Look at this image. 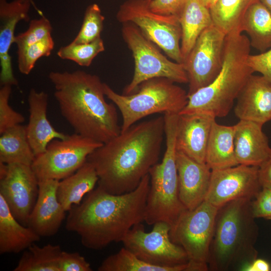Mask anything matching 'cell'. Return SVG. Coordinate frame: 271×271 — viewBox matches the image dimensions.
Here are the masks:
<instances>
[{"label": "cell", "mask_w": 271, "mask_h": 271, "mask_svg": "<svg viewBox=\"0 0 271 271\" xmlns=\"http://www.w3.org/2000/svg\"><path fill=\"white\" fill-rule=\"evenodd\" d=\"M105 96L119 109L122 118L121 131L142 118L157 113H179L187 104L188 92L166 78H154L142 83L133 93L114 91L103 83Z\"/></svg>", "instance_id": "52a82bcc"}, {"label": "cell", "mask_w": 271, "mask_h": 271, "mask_svg": "<svg viewBox=\"0 0 271 271\" xmlns=\"http://www.w3.org/2000/svg\"><path fill=\"white\" fill-rule=\"evenodd\" d=\"M54 47L51 34L25 48L17 50L18 67L20 72L28 75L37 60L42 57L49 56Z\"/></svg>", "instance_id": "d6a6232c"}, {"label": "cell", "mask_w": 271, "mask_h": 271, "mask_svg": "<svg viewBox=\"0 0 271 271\" xmlns=\"http://www.w3.org/2000/svg\"><path fill=\"white\" fill-rule=\"evenodd\" d=\"M165 135L160 116L132 125L95 150L87 161L97 172L98 186L115 195L134 190L158 163Z\"/></svg>", "instance_id": "6da1fadb"}, {"label": "cell", "mask_w": 271, "mask_h": 271, "mask_svg": "<svg viewBox=\"0 0 271 271\" xmlns=\"http://www.w3.org/2000/svg\"><path fill=\"white\" fill-rule=\"evenodd\" d=\"M104 49V42L100 37L88 43L76 44L71 42L61 47L57 54L62 59L72 61L81 66L88 67L95 57Z\"/></svg>", "instance_id": "1f68e13d"}, {"label": "cell", "mask_w": 271, "mask_h": 271, "mask_svg": "<svg viewBox=\"0 0 271 271\" xmlns=\"http://www.w3.org/2000/svg\"><path fill=\"white\" fill-rule=\"evenodd\" d=\"M49 78L61 113L75 133L102 144L120 133L116 106L106 101L98 76L82 70L52 71Z\"/></svg>", "instance_id": "3957f363"}, {"label": "cell", "mask_w": 271, "mask_h": 271, "mask_svg": "<svg viewBox=\"0 0 271 271\" xmlns=\"http://www.w3.org/2000/svg\"><path fill=\"white\" fill-rule=\"evenodd\" d=\"M247 63L254 72L260 73L271 83V48L259 54H250Z\"/></svg>", "instance_id": "f35d334b"}, {"label": "cell", "mask_w": 271, "mask_h": 271, "mask_svg": "<svg viewBox=\"0 0 271 271\" xmlns=\"http://www.w3.org/2000/svg\"><path fill=\"white\" fill-rule=\"evenodd\" d=\"M254 217L271 219V189L262 187L251 201Z\"/></svg>", "instance_id": "74e56055"}, {"label": "cell", "mask_w": 271, "mask_h": 271, "mask_svg": "<svg viewBox=\"0 0 271 271\" xmlns=\"http://www.w3.org/2000/svg\"><path fill=\"white\" fill-rule=\"evenodd\" d=\"M235 126V154L238 165L259 167L271 151L263 125L240 120Z\"/></svg>", "instance_id": "7402d4cb"}, {"label": "cell", "mask_w": 271, "mask_h": 271, "mask_svg": "<svg viewBox=\"0 0 271 271\" xmlns=\"http://www.w3.org/2000/svg\"><path fill=\"white\" fill-rule=\"evenodd\" d=\"M59 181H39V193L29 217L28 226L40 237L56 234L65 217V212L58 201L56 191Z\"/></svg>", "instance_id": "ac0fdd59"}, {"label": "cell", "mask_w": 271, "mask_h": 271, "mask_svg": "<svg viewBox=\"0 0 271 271\" xmlns=\"http://www.w3.org/2000/svg\"><path fill=\"white\" fill-rule=\"evenodd\" d=\"M178 113L164 114L166 150L162 162L149 170L150 188L145 222L154 225L164 222L171 226L186 208L179 197L176 165V136Z\"/></svg>", "instance_id": "8992f818"}, {"label": "cell", "mask_w": 271, "mask_h": 271, "mask_svg": "<svg viewBox=\"0 0 271 271\" xmlns=\"http://www.w3.org/2000/svg\"><path fill=\"white\" fill-rule=\"evenodd\" d=\"M29 122L26 127L28 141L35 155L45 152L48 144L54 139H65L68 136L56 130L47 118L48 95L44 91L32 88L29 93Z\"/></svg>", "instance_id": "44dd1931"}, {"label": "cell", "mask_w": 271, "mask_h": 271, "mask_svg": "<svg viewBox=\"0 0 271 271\" xmlns=\"http://www.w3.org/2000/svg\"><path fill=\"white\" fill-rule=\"evenodd\" d=\"M98 181L95 168L86 161L74 174L59 181L56 191L58 201L68 211L72 206L80 204L83 197L94 189Z\"/></svg>", "instance_id": "484cf974"}, {"label": "cell", "mask_w": 271, "mask_h": 271, "mask_svg": "<svg viewBox=\"0 0 271 271\" xmlns=\"http://www.w3.org/2000/svg\"><path fill=\"white\" fill-rule=\"evenodd\" d=\"M249 38L242 33L226 35L221 69L209 85L188 95L186 106L179 113H206L215 117L226 116L249 77Z\"/></svg>", "instance_id": "5b68a950"}, {"label": "cell", "mask_w": 271, "mask_h": 271, "mask_svg": "<svg viewBox=\"0 0 271 271\" xmlns=\"http://www.w3.org/2000/svg\"><path fill=\"white\" fill-rule=\"evenodd\" d=\"M35 157L28 141L25 126L18 124L1 134V162L31 166Z\"/></svg>", "instance_id": "83f0119b"}, {"label": "cell", "mask_w": 271, "mask_h": 271, "mask_svg": "<svg viewBox=\"0 0 271 271\" xmlns=\"http://www.w3.org/2000/svg\"><path fill=\"white\" fill-rule=\"evenodd\" d=\"M52 27L50 22L45 17L30 21L27 30L15 37L14 43L17 50L25 48L51 34Z\"/></svg>", "instance_id": "e575fe53"}, {"label": "cell", "mask_w": 271, "mask_h": 271, "mask_svg": "<svg viewBox=\"0 0 271 271\" xmlns=\"http://www.w3.org/2000/svg\"><path fill=\"white\" fill-rule=\"evenodd\" d=\"M226 35L213 25L200 34L183 64L187 73L188 95L211 83L220 72Z\"/></svg>", "instance_id": "4fadbf2b"}, {"label": "cell", "mask_w": 271, "mask_h": 271, "mask_svg": "<svg viewBox=\"0 0 271 271\" xmlns=\"http://www.w3.org/2000/svg\"><path fill=\"white\" fill-rule=\"evenodd\" d=\"M180 200L187 210H192L205 199L211 170L206 163H198L185 154L176 152Z\"/></svg>", "instance_id": "d6986e66"}, {"label": "cell", "mask_w": 271, "mask_h": 271, "mask_svg": "<svg viewBox=\"0 0 271 271\" xmlns=\"http://www.w3.org/2000/svg\"><path fill=\"white\" fill-rule=\"evenodd\" d=\"M216 117L206 113L179 114L176 149L192 160L205 163L212 126Z\"/></svg>", "instance_id": "2e32d148"}, {"label": "cell", "mask_w": 271, "mask_h": 271, "mask_svg": "<svg viewBox=\"0 0 271 271\" xmlns=\"http://www.w3.org/2000/svg\"><path fill=\"white\" fill-rule=\"evenodd\" d=\"M103 144L74 133L65 139H54L31 165L38 181H60L74 174L88 156Z\"/></svg>", "instance_id": "8fae6325"}, {"label": "cell", "mask_w": 271, "mask_h": 271, "mask_svg": "<svg viewBox=\"0 0 271 271\" xmlns=\"http://www.w3.org/2000/svg\"><path fill=\"white\" fill-rule=\"evenodd\" d=\"M260 2L271 13V0H260Z\"/></svg>", "instance_id": "ee69618b"}, {"label": "cell", "mask_w": 271, "mask_h": 271, "mask_svg": "<svg viewBox=\"0 0 271 271\" xmlns=\"http://www.w3.org/2000/svg\"><path fill=\"white\" fill-rule=\"evenodd\" d=\"M240 198L218 208L208 257L209 270H242L257 258L258 227L251 203Z\"/></svg>", "instance_id": "277c9868"}, {"label": "cell", "mask_w": 271, "mask_h": 271, "mask_svg": "<svg viewBox=\"0 0 271 271\" xmlns=\"http://www.w3.org/2000/svg\"><path fill=\"white\" fill-rule=\"evenodd\" d=\"M271 265L265 259L256 258L247 264L243 269V271H270Z\"/></svg>", "instance_id": "b9f144b4"}, {"label": "cell", "mask_w": 271, "mask_h": 271, "mask_svg": "<svg viewBox=\"0 0 271 271\" xmlns=\"http://www.w3.org/2000/svg\"><path fill=\"white\" fill-rule=\"evenodd\" d=\"M235 125L212 124L207 144L205 163L212 170L238 165L234 148Z\"/></svg>", "instance_id": "d4e9b609"}, {"label": "cell", "mask_w": 271, "mask_h": 271, "mask_svg": "<svg viewBox=\"0 0 271 271\" xmlns=\"http://www.w3.org/2000/svg\"><path fill=\"white\" fill-rule=\"evenodd\" d=\"M122 24L123 39L132 52L134 69L131 81L123 94L134 92L143 82L154 78H166L175 83H188L183 64L167 58L134 24Z\"/></svg>", "instance_id": "9c48e42d"}, {"label": "cell", "mask_w": 271, "mask_h": 271, "mask_svg": "<svg viewBox=\"0 0 271 271\" xmlns=\"http://www.w3.org/2000/svg\"><path fill=\"white\" fill-rule=\"evenodd\" d=\"M187 264L164 267L149 264L141 260L124 247L106 257L98 271H186Z\"/></svg>", "instance_id": "4dcf8cb0"}, {"label": "cell", "mask_w": 271, "mask_h": 271, "mask_svg": "<svg viewBox=\"0 0 271 271\" xmlns=\"http://www.w3.org/2000/svg\"><path fill=\"white\" fill-rule=\"evenodd\" d=\"M38 193L39 181L31 166L8 164L7 173L0 178V195L14 217L23 225H28Z\"/></svg>", "instance_id": "9a60e30c"}, {"label": "cell", "mask_w": 271, "mask_h": 271, "mask_svg": "<svg viewBox=\"0 0 271 271\" xmlns=\"http://www.w3.org/2000/svg\"><path fill=\"white\" fill-rule=\"evenodd\" d=\"M152 0H146V1L149 4Z\"/></svg>", "instance_id": "f6af8a7d"}, {"label": "cell", "mask_w": 271, "mask_h": 271, "mask_svg": "<svg viewBox=\"0 0 271 271\" xmlns=\"http://www.w3.org/2000/svg\"><path fill=\"white\" fill-rule=\"evenodd\" d=\"M241 30L248 35L250 46L261 53L271 48V13L260 2L247 11Z\"/></svg>", "instance_id": "4316f807"}, {"label": "cell", "mask_w": 271, "mask_h": 271, "mask_svg": "<svg viewBox=\"0 0 271 271\" xmlns=\"http://www.w3.org/2000/svg\"><path fill=\"white\" fill-rule=\"evenodd\" d=\"M186 0H152L149 8L154 13L179 17Z\"/></svg>", "instance_id": "ab89813d"}, {"label": "cell", "mask_w": 271, "mask_h": 271, "mask_svg": "<svg viewBox=\"0 0 271 271\" xmlns=\"http://www.w3.org/2000/svg\"><path fill=\"white\" fill-rule=\"evenodd\" d=\"M150 182L148 174L134 190L119 195L97 186L68 211L66 229L79 235L82 244L90 249L121 242L134 225L145 221Z\"/></svg>", "instance_id": "7a4b0ae2"}, {"label": "cell", "mask_w": 271, "mask_h": 271, "mask_svg": "<svg viewBox=\"0 0 271 271\" xmlns=\"http://www.w3.org/2000/svg\"><path fill=\"white\" fill-rule=\"evenodd\" d=\"M258 178L262 188L271 189V151L267 158L258 167Z\"/></svg>", "instance_id": "60d3db41"}, {"label": "cell", "mask_w": 271, "mask_h": 271, "mask_svg": "<svg viewBox=\"0 0 271 271\" xmlns=\"http://www.w3.org/2000/svg\"><path fill=\"white\" fill-rule=\"evenodd\" d=\"M12 85H2L0 89V133L25 121L24 116L9 105Z\"/></svg>", "instance_id": "d590c367"}, {"label": "cell", "mask_w": 271, "mask_h": 271, "mask_svg": "<svg viewBox=\"0 0 271 271\" xmlns=\"http://www.w3.org/2000/svg\"><path fill=\"white\" fill-rule=\"evenodd\" d=\"M104 20V17L99 6L96 4L89 5L85 11L80 31L72 42L88 43L100 38Z\"/></svg>", "instance_id": "836d02e7"}, {"label": "cell", "mask_w": 271, "mask_h": 271, "mask_svg": "<svg viewBox=\"0 0 271 271\" xmlns=\"http://www.w3.org/2000/svg\"><path fill=\"white\" fill-rule=\"evenodd\" d=\"M60 271H92L90 264L78 252L62 251L59 259Z\"/></svg>", "instance_id": "8d00e7d4"}, {"label": "cell", "mask_w": 271, "mask_h": 271, "mask_svg": "<svg viewBox=\"0 0 271 271\" xmlns=\"http://www.w3.org/2000/svg\"><path fill=\"white\" fill-rule=\"evenodd\" d=\"M205 6L208 9H211L218 0H202Z\"/></svg>", "instance_id": "7bdbcfd3"}, {"label": "cell", "mask_w": 271, "mask_h": 271, "mask_svg": "<svg viewBox=\"0 0 271 271\" xmlns=\"http://www.w3.org/2000/svg\"><path fill=\"white\" fill-rule=\"evenodd\" d=\"M260 0H218L210 11L214 25L226 35L242 33L241 25L248 9Z\"/></svg>", "instance_id": "f1b7e54d"}, {"label": "cell", "mask_w": 271, "mask_h": 271, "mask_svg": "<svg viewBox=\"0 0 271 271\" xmlns=\"http://www.w3.org/2000/svg\"><path fill=\"white\" fill-rule=\"evenodd\" d=\"M261 188L258 167L238 165L212 170L205 201L219 208L234 200L253 199Z\"/></svg>", "instance_id": "5bb4252c"}, {"label": "cell", "mask_w": 271, "mask_h": 271, "mask_svg": "<svg viewBox=\"0 0 271 271\" xmlns=\"http://www.w3.org/2000/svg\"><path fill=\"white\" fill-rule=\"evenodd\" d=\"M60 245L48 244L40 247L33 243L26 249L14 271H60Z\"/></svg>", "instance_id": "f546056e"}, {"label": "cell", "mask_w": 271, "mask_h": 271, "mask_svg": "<svg viewBox=\"0 0 271 271\" xmlns=\"http://www.w3.org/2000/svg\"><path fill=\"white\" fill-rule=\"evenodd\" d=\"M178 17L182 29L181 51L184 62L200 34L214 24L210 9L202 0H186Z\"/></svg>", "instance_id": "cb8c5ba5"}, {"label": "cell", "mask_w": 271, "mask_h": 271, "mask_svg": "<svg viewBox=\"0 0 271 271\" xmlns=\"http://www.w3.org/2000/svg\"><path fill=\"white\" fill-rule=\"evenodd\" d=\"M116 19L121 23L131 22L136 25L170 58L183 64L182 29L178 16L154 13L146 0H127L120 6Z\"/></svg>", "instance_id": "30bf717a"}, {"label": "cell", "mask_w": 271, "mask_h": 271, "mask_svg": "<svg viewBox=\"0 0 271 271\" xmlns=\"http://www.w3.org/2000/svg\"><path fill=\"white\" fill-rule=\"evenodd\" d=\"M218 208L204 201L185 210L171 226V240L180 246L187 257L186 271H207L210 245Z\"/></svg>", "instance_id": "ba28073f"}, {"label": "cell", "mask_w": 271, "mask_h": 271, "mask_svg": "<svg viewBox=\"0 0 271 271\" xmlns=\"http://www.w3.org/2000/svg\"><path fill=\"white\" fill-rule=\"evenodd\" d=\"M236 99L234 113L239 120L262 125L271 120V83L262 75L252 74Z\"/></svg>", "instance_id": "ffe728a7"}, {"label": "cell", "mask_w": 271, "mask_h": 271, "mask_svg": "<svg viewBox=\"0 0 271 271\" xmlns=\"http://www.w3.org/2000/svg\"><path fill=\"white\" fill-rule=\"evenodd\" d=\"M170 225L164 222L153 225L151 231H145L142 223L134 225L122 240L123 247L149 264L172 267L187 264V254L170 236Z\"/></svg>", "instance_id": "7c38bea8"}, {"label": "cell", "mask_w": 271, "mask_h": 271, "mask_svg": "<svg viewBox=\"0 0 271 271\" xmlns=\"http://www.w3.org/2000/svg\"><path fill=\"white\" fill-rule=\"evenodd\" d=\"M40 237L14 217L0 195V253H19L39 241Z\"/></svg>", "instance_id": "603a6c76"}, {"label": "cell", "mask_w": 271, "mask_h": 271, "mask_svg": "<svg viewBox=\"0 0 271 271\" xmlns=\"http://www.w3.org/2000/svg\"><path fill=\"white\" fill-rule=\"evenodd\" d=\"M31 0H0V82L2 85H18L9 51L14 43L15 31L22 20L29 21Z\"/></svg>", "instance_id": "e0dca14e"}]
</instances>
